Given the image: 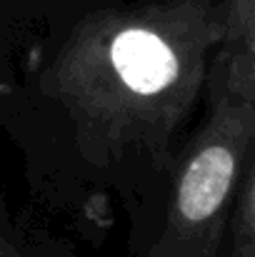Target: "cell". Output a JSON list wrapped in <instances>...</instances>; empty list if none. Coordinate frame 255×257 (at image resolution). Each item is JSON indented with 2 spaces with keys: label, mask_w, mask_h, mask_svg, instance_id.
<instances>
[{
  "label": "cell",
  "mask_w": 255,
  "mask_h": 257,
  "mask_svg": "<svg viewBox=\"0 0 255 257\" xmlns=\"http://www.w3.org/2000/svg\"><path fill=\"white\" fill-rule=\"evenodd\" d=\"M220 3L158 0L80 23L60 45L45 90L100 165L145 158L170 165V143L208 85Z\"/></svg>",
  "instance_id": "6da1fadb"
},
{
  "label": "cell",
  "mask_w": 255,
  "mask_h": 257,
  "mask_svg": "<svg viewBox=\"0 0 255 257\" xmlns=\"http://www.w3.org/2000/svg\"><path fill=\"white\" fill-rule=\"evenodd\" d=\"M255 143V107L210 100V115L180 165L163 232L150 252L160 257H218Z\"/></svg>",
  "instance_id": "7a4b0ae2"
},
{
  "label": "cell",
  "mask_w": 255,
  "mask_h": 257,
  "mask_svg": "<svg viewBox=\"0 0 255 257\" xmlns=\"http://www.w3.org/2000/svg\"><path fill=\"white\" fill-rule=\"evenodd\" d=\"M255 87V0L220 3V40L210 58V100L245 102Z\"/></svg>",
  "instance_id": "3957f363"
},
{
  "label": "cell",
  "mask_w": 255,
  "mask_h": 257,
  "mask_svg": "<svg viewBox=\"0 0 255 257\" xmlns=\"http://www.w3.org/2000/svg\"><path fill=\"white\" fill-rule=\"evenodd\" d=\"M235 212L233 257H255V143L245 160Z\"/></svg>",
  "instance_id": "277c9868"
},
{
  "label": "cell",
  "mask_w": 255,
  "mask_h": 257,
  "mask_svg": "<svg viewBox=\"0 0 255 257\" xmlns=\"http://www.w3.org/2000/svg\"><path fill=\"white\" fill-rule=\"evenodd\" d=\"M0 257H30L8 232L0 230Z\"/></svg>",
  "instance_id": "5b68a950"
},
{
  "label": "cell",
  "mask_w": 255,
  "mask_h": 257,
  "mask_svg": "<svg viewBox=\"0 0 255 257\" xmlns=\"http://www.w3.org/2000/svg\"><path fill=\"white\" fill-rule=\"evenodd\" d=\"M245 102H248V105H253V107H255V87H253V92L248 95V100H245Z\"/></svg>",
  "instance_id": "8992f818"
},
{
  "label": "cell",
  "mask_w": 255,
  "mask_h": 257,
  "mask_svg": "<svg viewBox=\"0 0 255 257\" xmlns=\"http://www.w3.org/2000/svg\"><path fill=\"white\" fill-rule=\"evenodd\" d=\"M148 257H160V255H155V252H150V255H148Z\"/></svg>",
  "instance_id": "52a82bcc"
}]
</instances>
